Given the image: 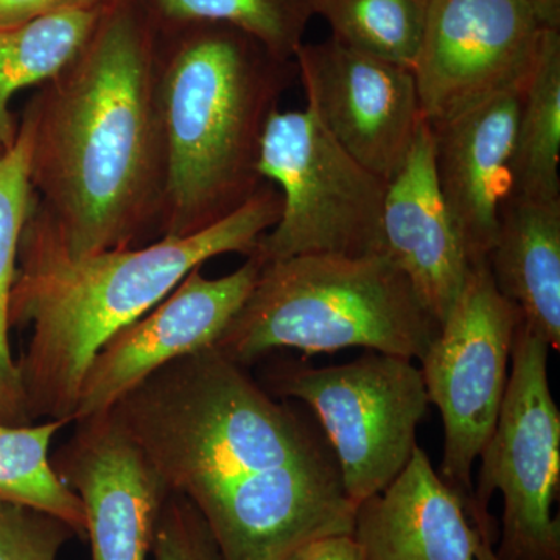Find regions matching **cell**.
I'll return each mask as SVG.
<instances>
[{"label": "cell", "instance_id": "cell-1", "mask_svg": "<svg viewBox=\"0 0 560 560\" xmlns=\"http://www.w3.org/2000/svg\"><path fill=\"white\" fill-rule=\"evenodd\" d=\"M109 411L194 504L221 560H285L352 534L357 506L329 441L220 350L165 364Z\"/></svg>", "mask_w": 560, "mask_h": 560}, {"label": "cell", "instance_id": "cell-2", "mask_svg": "<svg viewBox=\"0 0 560 560\" xmlns=\"http://www.w3.org/2000/svg\"><path fill=\"white\" fill-rule=\"evenodd\" d=\"M158 22L113 0L77 57L25 110L35 212L70 257L132 248L160 219L164 142Z\"/></svg>", "mask_w": 560, "mask_h": 560}, {"label": "cell", "instance_id": "cell-3", "mask_svg": "<svg viewBox=\"0 0 560 560\" xmlns=\"http://www.w3.org/2000/svg\"><path fill=\"white\" fill-rule=\"evenodd\" d=\"M280 210V191L261 186L242 208L195 234L84 257L68 256L31 212L18 249L10 327L32 331L16 361L32 422L72 423L81 383L98 350L195 268L221 254L250 256Z\"/></svg>", "mask_w": 560, "mask_h": 560}, {"label": "cell", "instance_id": "cell-4", "mask_svg": "<svg viewBox=\"0 0 560 560\" xmlns=\"http://www.w3.org/2000/svg\"><path fill=\"white\" fill-rule=\"evenodd\" d=\"M160 62L164 142L162 237H186L242 208L260 189L265 125L296 72L231 25H179Z\"/></svg>", "mask_w": 560, "mask_h": 560}, {"label": "cell", "instance_id": "cell-5", "mask_svg": "<svg viewBox=\"0 0 560 560\" xmlns=\"http://www.w3.org/2000/svg\"><path fill=\"white\" fill-rule=\"evenodd\" d=\"M440 329L385 254H304L261 264L248 300L213 348L241 366L285 348H364L420 361Z\"/></svg>", "mask_w": 560, "mask_h": 560}, {"label": "cell", "instance_id": "cell-6", "mask_svg": "<svg viewBox=\"0 0 560 560\" xmlns=\"http://www.w3.org/2000/svg\"><path fill=\"white\" fill-rule=\"evenodd\" d=\"M257 172L279 184L282 210L250 256L265 261L304 254H382L386 180L350 156L311 109L265 125Z\"/></svg>", "mask_w": 560, "mask_h": 560}, {"label": "cell", "instance_id": "cell-7", "mask_svg": "<svg viewBox=\"0 0 560 560\" xmlns=\"http://www.w3.org/2000/svg\"><path fill=\"white\" fill-rule=\"evenodd\" d=\"M550 349L522 319L499 419L480 455L469 514L478 530L492 533L490 497L503 495L500 560H560V523L552 515L560 488V412L548 382Z\"/></svg>", "mask_w": 560, "mask_h": 560}, {"label": "cell", "instance_id": "cell-8", "mask_svg": "<svg viewBox=\"0 0 560 560\" xmlns=\"http://www.w3.org/2000/svg\"><path fill=\"white\" fill-rule=\"evenodd\" d=\"M275 381L276 393L304 401L319 419L355 506L381 493L418 447L430 400L412 360L371 350L340 366H290Z\"/></svg>", "mask_w": 560, "mask_h": 560}, {"label": "cell", "instance_id": "cell-9", "mask_svg": "<svg viewBox=\"0 0 560 560\" xmlns=\"http://www.w3.org/2000/svg\"><path fill=\"white\" fill-rule=\"evenodd\" d=\"M522 319L517 305L497 289L488 261L474 265L440 334L420 359L427 396L444 423L440 475L464 497L467 512L474 493L471 467L495 429Z\"/></svg>", "mask_w": 560, "mask_h": 560}, {"label": "cell", "instance_id": "cell-10", "mask_svg": "<svg viewBox=\"0 0 560 560\" xmlns=\"http://www.w3.org/2000/svg\"><path fill=\"white\" fill-rule=\"evenodd\" d=\"M548 28L529 0H431L412 68L423 120L522 90Z\"/></svg>", "mask_w": 560, "mask_h": 560}, {"label": "cell", "instance_id": "cell-11", "mask_svg": "<svg viewBox=\"0 0 560 560\" xmlns=\"http://www.w3.org/2000/svg\"><path fill=\"white\" fill-rule=\"evenodd\" d=\"M293 61L307 108L324 130L388 183L425 121L412 70L350 49L331 36L302 43Z\"/></svg>", "mask_w": 560, "mask_h": 560}, {"label": "cell", "instance_id": "cell-12", "mask_svg": "<svg viewBox=\"0 0 560 560\" xmlns=\"http://www.w3.org/2000/svg\"><path fill=\"white\" fill-rule=\"evenodd\" d=\"M261 261L248 256L231 275L208 279L201 267L142 318L117 331L92 360L73 422L108 412L132 388L172 361L213 348L248 300Z\"/></svg>", "mask_w": 560, "mask_h": 560}, {"label": "cell", "instance_id": "cell-13", "mask_svg": "<svg viewBox=\"0 0 560 560\" xmlns=\"http://www.w3.org/2000/svg\"><path fill=\"white\" fill-rule=\"evenodd\" d=\"M75 425L50 458L83 503L92 560H147L171 490L113 412Z\"/></svg>", "mask_w": 560, "mask_h": 560}, {"label": "cell", "instance_id": "cell-14", "mask_svg": "<svg viewBox=\"0 0 560 560\" xmlns=\"http://www.w3.org/2000/svg\"><path fill=\"white\" fill-rule=\"evenodd\" d=\"M522 91L501 92L430 127L438 187L470 267L488 261L501 212L514 189Z\"/></svg>", "mask_w": 560, "mask_h": 560}, {"label": "cell", "instance_id": "cell-15", "mask_svg": "<svg viewBox=\"0 0 560 560\" xmlns=\"http://www.w3.org/2000/svg\"><path fill=\"white\" fill-rule=\"evenodd\" d=\"M381 238L382 254L405 272L427 312L444 323L470 265L438 187L433 131L427 121L386 183Z\"/></svg>", "mask_w": 560, "mask_h": 560}, {"label": "cell", "instance_id": "cell-16", "mask_svg": "<svg viewBox=\"0 0 560 560\" xmlns=\"http://www.w3.org/2000/svg\"><path fill=\"white\" fill-rule=\"evenodd\" d=\"M466 510L418 445L404 470L357 506L352 536L364 560H477L481 534Z\"/></svg>", "mask_w": 560, "mask_h": 560}, {"label": "cell", "instance_id": "cell-17", "mask_svg": "<svg viewBox=\"0 0 560 560\" xmlns=\"http://www.w3.org/2000/svg\"><path fill=\"white\" fill-rule=\"evenodd\" d=\"M497 289L522 312L523 324L560 349V201L511 195L488 257Z\"/></svg>", "mask_w": 560, "mask_h": 560}, {"label": "cell", "instance_id": "cell-18", "mask_svg": "<svg viewBox=\"0 0 560 560\" xmlns=\"http://www.w3.org/2000/svg\"><path fill=\"white\" fill-rule=\"evenodd\" d=\"M105 9L62 11L0 25V151L10 149L18 136L10 113L13 95L60 73L91 38Z\"/></svg>", "mask_w": 560, "mask_h": 560}, {"label": "cell", "instance_id": "cell-19", "mask_svg": "<svg viewBox=\"0 0 560 560\" xmlns=\"http://www.w3.org/2000/svg\"><path fill=\"white\" fill-rule=\"evenodd\" d=\"M560 28H548L522 91L515 132V197L560 201Z\"/></svg>", "mask_w": 560, "mask_h": 560}, {"label": "cell", "instance_id": "cell-20", "mask_svg": "<svg viewBox=\"0 0 560 560\" xmlns=\"http://www.w3.org/2000/svg\"><path fill=\"white\" fill-rule=\"evenodd\" d=\"M32 132L27 120L10 149L0 151V423L28 425L20 370L10 348V301L16 279L18 249L31 215Z\"/></svg>", "mask_w": 560, "mask_h": 560}, {"label": "cell", "instance_id": "cell-21", "mask_svg": "<svg viewBox=\"0 0 560 560\" xmlns=\"http://www.w3.org/2000/svg\"><path fill=\"white\" fill-rule=\"evenodd\" d=\"M65 425V420L54 419L28 425L0 423V501L46 512L86 539L83 503L51 466V440Z\"/></svg>", "mask_w": 560, "mask_h": 560}, {"label": "cell", "instance_id": "cell-22", "mask_svg": "<svg viewBox=\"0 0 560 560\" xmlns=\"http://www.w3.org/2000/svg\"><path fill=\"white\" fill-rule=\"evenodd\" d=\"M160 27L212 22L259 40L272 55L293 61L318 0H149Z\"/></svg>", "mask_w": 560, "mask_h": 560}, {"label": "cell", "instance_id": "cell-23", "mask_svg": "<svg viewBox=\"0 0 560 560\" xmlns=\"http://www.w3.org/2000/svg\"><path fill=\"white\" fill-rule=\"evenodd\" d=\"M431 0H318L331 38L371 57L415 68Z\"/></svg>", "mask_w": 560, "mask_h": 560}, {"label": "cell", "instance_id": "cell-24", "mask_svg": "<svg viewBox=\"0 0 560 560\" xmlns=\"http://www.w3.org/2000/svg\"><path fill=\"white\" fill-rule=\"evenodd\" d=\"M72 537L65 522L46 512L0 501V560H58Z\"/></svg>", "mask_w": 560, "mask_h": 560}, {"label": "cell", "instance_id": "cell-25", "mask_svg": "<svg viewBox=\"0 0 560 560\" xmlns=\"http://www.w3.org/2000/svg\"><path fill=\"white\" fill-rule=\"evenodd\" d=\"M151 552L154 560H221L201 515L176 493H171L162 510Z\"/></svg>", "mask_w": 560, "mask_h": 560}, {"label": "cell", "instance_id": "cell-26", "mask_svg": "<svg viewBox=\"0 0 560 560\" xmlns=\"http://www.w3.org/2000/svg\"><path fill=\"white\" fill-rule=\"evenodd\" d=\"M113 0H0V25L35 20L62 11L103 9Z\"/></svg>", "mask_w": 560, "mask_h": 560}, {"label": "cell", "instance_id": "cell-27", "mask_svg": "<svg viewBox=\"0 0 560 560\" xmlns=\"http://www.w3.org/2000/svg\"><path fill=\"white\" fill-rule=\"evenodd\" d=\"M285 560H364L352 534H335L307 541Z\"/></svg>", "mask_w": 560, "mask_h": 560}, {"label": "cell", "instance_id": "cell-28", "mask_svg": "<svg viewBox=\"0 0 560 560\" xmlns=\"http://www.w3.org/2000/svg\"><path fill=\"white\" fill-rule=\"evenodd\" d=\"M529 2L548 27L560 28V0H529Z\"/></svg>", "mask_w": 560, "mask_h": 560}, {"label": "cell", "instance_id": "cell-29", "mask_svg": "<svg viewBox=\"0 0 560 560\" xmlns=\"http://www.w3.org/2000/svg\"><path fill=\"white\" fill-rule=\"evenodd\" d=\"M481 541L478 545L477 560H500L492 548V534L480 533Z\"/></svg>", "mask_w": 560, "mask_h": 560}]
</instances>
